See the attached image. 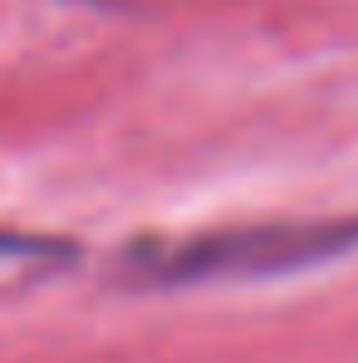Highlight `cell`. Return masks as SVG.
I'll list each match as a JSON object with an SVG mask.
<instances>
[{
	"label": "cell",
	"instance_id": "6da1fadb",
	"mask_svg": "<svg viewBox=\"0 0 358 363\" xmlns=\"http://www.w3.org/2000/svg\"><path fill=\"white\" fill-rule=\"evenodd\" d=\"M349 250H358V216H299L172 241H138L118 260V275L133 290H196L319 270L344 260Z\"/></svg>",
	"mask_w": 358,
	"mask_h": 363
}]
</instances>
